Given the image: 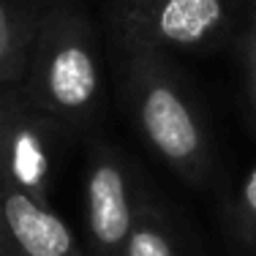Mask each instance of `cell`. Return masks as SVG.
Here are the masks:
<instances>
[{"mask_svg": "<svg viewBox=\"0 0 256 256\" xmlns=\"http://www.w3.org/2000/svg\"><path fill=\"white\" fill-rule=\"evenodd\" d=\"M248 84H251V98L256 106V71H248Z\"/></svg>", "mask_w": 256, "mask_h": 256, "instance_id": "obj_11", "label": "cell"}, {"mask_svg": "<svg viewBox=\"0 0 256 256\" xmlns=\"http://www.w3.org/2000/svg\"><path fill=\"white\" fill-rule=\"evenodd\" d=\"M128 93L144 142L188 182H202L210 148L196 109L166 66V54L128 52Z\"/></svg>", "mask_w": 256, "mask_h": 256, "instance_id": "obj_2", "label": "cell"}, {"mask_svg": "<svg viewBox=\"0 0 256 256\" xmlns=\"http://www.w3.org/2000/svg\"><path fill=\"white\" fill-rule=\"evenodd\" d=\"M139 194L131 188L123 158L109 144H96L84 174V212L93 256H120L136 221Z\"/></svg>", "mask_w": 256, "mask_h": 256, "instance_id": "obj_5", "label": "cell"}, {"mask_svg": "<svg viewBox=\"0 0 256 256\" xmlns=\"http://www.w3.org/2000/svg\"><path fill=\"white\" fill-rule=\"evenodd\" d=\"M128 52H196L216 46L232 25V0H109Z\"/></svg>", "mask_w": 256, "mask_h": 256, "instance_id": "obj_3", "label": "cell"}, {"mask_svg": "<svg viewBox=\"0 0 256 256\" xmlns=\"http://www.w3.org/2000/svg\"><path fill=\"white\" fill-rule=\"evenodd\" d=\"M0 256H84L66 221L25 191L0 186Z\"/></svg>", "mask_w": 256, "mask_h": 256, "instance_id": "obj_6", "label": "cell"}, {"mask_svg": "<svg viewBox=\"0 0 256 256\" xmlns=\"http://www.w3.org/2000/svg\"><path fill=\"white\" fill-rule=\"evenodd\" d=\"M44 6L46 0H0V84L22 82Z\"/></svg>", "mask_w": 256, "mask_h": 256, "instance_id": "obj_7", "label": "cell"}, {"mask_svg": "<svg viewBox=\"0 0 256 256\" xmlns=\"http://www.w3.org/2000/svg\"><path fill=\"white\" fill-rule=\"evenodd\" d=\"M237 226L246 237L256 240V164L251 166V172L246 174L237 194Z\"/></svg>", "mask_w": 256, "mask_h": 256, "instance_id": "obj_9", "label": "cell"}, {"mask_svg": "<svg viewBox=\"0 0 256 256\" xmlns=\"http://www.w3.org/2000/svg\"><path fill=\"white\" fill-rule=\"evenodd\" d=\"M246 58H248V71H256V0H251V14H248Z\"/></svg>", "mask_w": 256, "mask_h": 256, "instance_id": "obj_10", "label": "cell"}, {"mask_svg": "<svg viewBox=\"0 0 256 256\" xmlns=\"http://www.w3.org/2000/svg\"><path fill=\"white\" fill-rule=\"evenodd\" d=\"M120 256H178V248H174L161 210L142 194L136 204V221L131 226V234L126 237Z\"/></svg>", "mask_w": 256, "mask_h": 256, "instance_id": "obj_8", "label": "cell"}, {"mask_svg": "<svg viewBox=\"0 0 256 256\" xmlns=\"http://www.w3.org/2000/svg\"><path fill=\"white\" fill-rule=\"evenodd\" d=\"M58 128V120L30 104L22 84H0V186L50 204Z\"/></svg>", "mask_w": 256, "mask_h": 256, "instance_id": "obj_4", "label": "cell"}, {"mask_svg": "<svg viewBox=\"0 0 256 256\" xmlns=\"http://www.w3.org/2000/svg\"><path fill=\"white\" fill-rule=\"evenodd\" d=\"M22 90L60 126H84L98 109L101 68L90 22L71 0H46L30 41Z\"/></svg>", "mask_w": 256, "mask_h": 256, "instance_id": "obj_1", "label": "cell"}]
</instances>
